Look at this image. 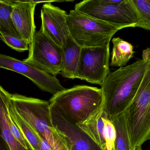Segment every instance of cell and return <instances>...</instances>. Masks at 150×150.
Instances as JSON below:
<instances>
[{
  "instance_id": "1",
  "label": "cell",
  "mask_w": 150,
  "mask_h": 150,
  "mask_svg": "<svg viewBox=\"0 0 150 150\" xmlns=\"http://www.w3.org/2000/svg\"><path fill=\"white\" fill-rule=\"evenodd\" d=\"M147 62L142 58L130 65L110 72L101 86L103 107L112 121L127 109L134 98L142 82Z\"/></svg>"
},
{
  "instance_id": "2",
  "label": "cell",
  "mask_w": 150,
  "mask_h": 150,
  "mask_svg": "<svg viewBox=\"0 0 150 150\" xmlns=\"http://www.w3.org/2000/svg\"><path fill=\"white\" fill-rule=\"evenodd\" d=\"M50 105L75 124L85 121L103 105L101 89L78 85L53 95Z\"/></svg>"
},
{
  "instance_id": "3",
  "label": "cell",
  "mask_w": 150,
  "mask_h": 150,
  "mask_svg": "<svg viewBox=\"0 0 150 150\" xmlns=\"http://www.w3.org/2000/svg\"><path fill=\"white\" fill-rule=\"evenodd\" d=\"M146 68L138 90L125 114L129 140L134 150L149 140L150 134V48L143 51Z\"/></svg>"
},
{
  "instance_id": "4",
  "label": "cell",
  "mask_w": 150,
  "mask_h": 150,
  "mask_svg": "<svg viewBox=\"0 0 150 150\" xmlns=\"http://www.w3.org/2000/svg\"><path fill=\"white\" fill-rule=\"evenodd\" d=\"M69 33L81 48L103 46L110 44L119 26L110 24L74 10L67 18Z\"/></svg>"
},
{
  "instance_id": "5",
  "label": "cell",
  "mask_w": 150,
  "mask_h": 150,
  "mask_svg": "<svg viewBox=\"0 0 150 150\" xmlns=\"http://www.w3.org/2000/svg\"><path fill=\"white\" fill-rule=\"evenodd\" d=\"M74 10L122 29L137 27L130 0H85L76 4Z\"/></svg>"
},
{
  "instance_id": "6",
  "label": "cell",
  "mask_w": 150,
  "mask_h": 150,
  "mask_svg": "<svg viewBox=\"0 0 150 150\" xmlns=\"http://www.w3.org/2000/svg\"><path fill=\"white\" fill-rule=\"evenodd\" d=\"M29 55L23 61L56 77L62 68V47L55 43L40 28L29 45Z\"/></svg>"
},
{
  "instance_id": "7",
  "label": "cell",
  "mask_w": 150,
  "mask_h": 150,
  "mask_svg": "<svg viewBox=\"0 0 150 150\" xmlns=\"http://www.w3.org/2000/svg\"><path fill=\"white\" fill-rule=\"evenodd\" d=\"M10 99L17 112L39 134L45 138L50 133L54 126L49 101L17 93L11 94Z\"/></svg>"
},
{
  "instance_id": "8",
  "label": "cell",
  "mask_w": 150,
  "mask_h": 150,
  "mask_svg": "<svg viewBox=\"0 0 150 150\" xmlns=\"http://www.w3.org/2000/svg\"><path fill=\"white\" fill-rule=\"evenodd\" d=\"M110 44L81 48L76 78L101 86L110 73Z\"/></svg>"
},
{
  "instance_id": "9",
  "label": "cell",
  "mask_w": 150,
  "mask_h": 150,
  "mask_svg": "<svg viewBox=\"0 0 150 150\" xmlns=\"http://www.w3.org/2000/svg\"><path fill=\"white\" fill-rule=\"evenodd\" d=\"M0 68L25 76L40 90L53 95L66 89L56 77L8 55L0 54Z\"/></svg>"
},
{
  "instance_id": "10",
  "label": "cell",
  "mask_w": 150,
  "mask_h": 150,
  "mask_svg": "<svg viewBox=\"0 0 150 150\" xmlns=\"http://www.w3.org/2000/svg\"><path fill=\"white\" fill-rule=\"evenodd\" d=\"M52 121L69 150H103L87 134L51 105Z\"/></svg>"
},
{
  "instance_id": "11",
  "label": "cell",
  "mask_w": 150,
  "mask_h": 150,
  "mask_svg": "<svg viewBox=\"0 0 150 150\" xmlns=\"http://www.w3.org/2000/svg\"><path fill=\"white\" fill-rule=\"evenodd\" d=\"M54 1H47L41 9L40 28L60 46L66 44L70 35L67 18L68 14L65 10L51 4Z\"/></svg>"
},
{
  "instance_id": "12",
  "label": "cell",
  "mask_w": 150,
  "mask_h": 150,
  "mask_svg": "<svg viewBox=\"0 0 150 150\" xmlns=\"http://www.w3.org/2000/svg\"><path fill=\"white\" fill-rule=\"evenodd\" d=\"M47 1H14L11 20L21 38L26 41L29 45L32 42L36 32L34 22L35 8L38 4Z\"/></svg>"
},
{
  "instance_id": "13",
  "label": "cell",
  "mask_w": 150,
  "mask_h": 150,
  "mask_svg": "<svg viewBox=\"0 0 150 150\" xmlns=\"http://www.w3.org/2000/svg\"><path fill=\"white\" fill-rule=\"evenodd\" d=\"M11 94L0 85V137L7 144L10 150H30L24 148L16 139L10 129L8 106Z\"/></svg>"
},
{
  "instance_id": "14",
  "label": "cell",
  "mask_w": 150,
  "mask_h": 150,
  "mask_svg": "<svg viewBox=\"0 0 150 150\" xmlns=\"http://www.w3.org/2000/svg\"><path fill=\"white\" fill-rule=\"evenodd\" d=\"M81 48L70 34L66 44L62 47V68L60 74L63 77L76 78Z\"/></svg>"
},
{
  "instance_id": "15",
  "label": "cell",
  "mask_w": 150,
  "mask_h": 150,
  "mask_svg": "<svg viewBox=\"0 0 150 150\" xmlns=\"http://www.w3.org/2000/svg\"><path fill=\"white\" fill-rule=\"evenodd\" d=\"M106 114L102 107L83 122L76 124L81 130L87 134L103 150H105L106 144L104 136V118Z\"/></svg>"
},
{
  "instance_id": "16",
  "label": "cell",
  "mask_w": 150,
  "mask_h": 150,
  "mask_svg": "<svg viewBox=\"0 0 150 150\" xmlns=\"http://www.w3.org/2000/svg\"><path fill=\"white\" fill-rule=\"evenodd\" d=\"M112 50L110 66L112 67H125L134 57L135 52L132 44L120 37L112 39Z\"/></svg>"
},
{
  "instance_id": "17",
  "label": "cell",
  "mask_w": 150,
  "mask_h": 150,
  "mask_svg": "<svg viewBox=\"0 0 150 150\" xmlns=\"http://www.w3.org/2000/svg\"><path fill=\"white\" fill-rule=\"evenodd\" d=\"M8 110L10 117L16 123L33 149L40 150V134L17 112L11 104V99L9 101Z\"/></svg>"
},
{
  "instance_id": "18",
  "label": "cell",
  "mask_w": 150,
  "mask_h": 150,
  "mask_svg": "<svg viewBox=\"0 0 150 150\" xmlns=\"http://www.w3.org/2000/svg\"><path fill=\"white\" fill-rule=\"evenodd\" d=\"M14 1L0 0V34L22 38L16 30L11 18Z\"/></svg>"
},
{
  "instance_id": "19",
  "label": "cell",
  "mask_w": 150,
  "mask_h": 150,
  "mask_svg": "<svg viewBox=\"0 0 150 150\" xmlns=\"http://www.w3.org/2000/svg\"><path fill=\"white\" fill-rule=\"evenodd\" d=\"M112 121L116 132L114 150H134L130 143L124 113L115 117Z\"/></svg>"
},
{
  "instance_id": "20",
  "label": "cell",
  "mask_w": 150,
  "mask_h": 150,
  "mask_svg": "<svg viewBox=\"0 0 150 150\" xmlns=\"http://www.w3.org/2000/svg\"><path fill=\"white\" fill-rule=\"evenodd\" d=\"M137 18V27L150 31V0H130Z\"/></svg>"
},
{
  "instance_id": "21",
  "label": "cell",
  "mask_w": 150,
  "mask_h": 150,
  "mask_svg": "<svg viewBox=\"0 0 150 150\" xmlns=\"http://www.w3.org/2000/svg\"><path fill=\"white\" fill-rule=\"evenodd\" d=\"M104 136L105 141V150H114L115 142L116 137L115 127L112 121L107 116L104 118Z\"/></svg>"
},
{
  "instance_id": "22",
  "label": "cell",
  "mask_w": 150,
  "mask_h": 150,
  "mask_svg": "<svg viewBox=\"0 0 150 150\" xmlns=\"http://www.w3.org/2000/svg\"><path fill=\"white\" fill-rule=\"evenodd\" d=\"M0 38L7 45L17 52L23 53L29 50V44L23 39L9 35L1 34Z\"/></svg>"
},
{
  "instance_id": "23",
  "label": "cell",
  "mask_w": 150,
  "mask_h": 150,
  "mask_svg": "<svg viewBox=\"0 0 150 150\" xmlns=\"http://www.w3.org/2000/svg\"><path fill=\"white\" fill-rule=\"evenodd\" d=\"M40 150H53L45 138L40 135Z\"/></svg>"
},
{
  "instance_id": "24",
  "label": "cell",
  "mask_w": 150,
  "mask_h": 150,
  "mask_svg": "<svg viewBox=\"0 0 150 150\" xmlns=\"http://www.w3.org/2000/svg\"><path fill=\"white\" fill-rule=\"evenodd\" d=\"M0 150H10L7 144L0 137Z\"/></svg>"
},
{
  "instance_id": "25",
  "label": "cell",
  "mask_w": 150,
  "mask_h": 150,
  "mask_svg": "<svg viewBox=\"0 0 150 150\" xmlns=\"http://www.w3.org/2000/svg\"><path fill=\"white\" fill-rule=\"evenodd\" d=\"M135 150H143L142 149V147H140V148H137V149H136Z\"/></svg>"
},
{
  "instance_id": "26",
  "label": "cell",
  "mask_w": 150,
  "mask_h": 150,
  "mask_svg": "<svg viewBox=\"0 0 150 150\" xmlns=\"http://www.w3.org/2000/svg\"><path fill=\"white\" fill-rule=\"evenodd\" d=\"M149 140H150V136H149Z\"/></svg>"
}]
</instances>
